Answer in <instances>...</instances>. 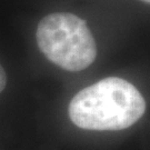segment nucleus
I'll return each mask as SVG.
<instances>
[{"label":"nucleus","instance_id":"f257e3e1","mask_svg":"<svg viewBox=\"0 0 150 150\" xmlns=\"http://www.w3.org/2000/svg\"><path fill=\"white\" fill-rule=\"evenodd\" d=\"M146 111V101L125 79L109 77L80 90L69 103V118L86 130H122Z\"/></svg>","mask_w":150,"mask_h":150},{"label":"nucleus","instance_id":"f03ea898","mask_svg":"<svg viewBox=\"0 0 150 150\" xmlns=\"http://www.w3.org/2000/svg\"><path fill=\"white\" fill-rule=\"evenodd\" d=\"M38 47L47 59L67 71H81L95 61L97 46L85 20L70 12H54L38 25Z\"/></svg>","mask_w":150,"mask_h":150},{"label":"nucleus","instance_id":"7ed1b4c3","mask_svg":"<svg viewBox=\"0 0 150 150\" xmlns=\"http://www.w3.org/2000/svg\"><path fill=\"white\" fill-rule=\"evenodd\" d=\"M6 85H7V76H6V72L2 66L0 64V93L5 90Z\"/></svg>","mask_w":150,"mask_h":150},{"label":"nucleus","instance_id":"20e7f679","mask_svg":"<svg viewBox=\"0 0 150 150\" xmlns=\"http://www.w3.org/2000/svg\"><path fill=\"white\" fill-rule=\"evenodd\" d=\"M141 1H144V2H147V4H149L150 0H141Z\"/></svg>","mask_w":150,"mask_h":150}]
</instances>
